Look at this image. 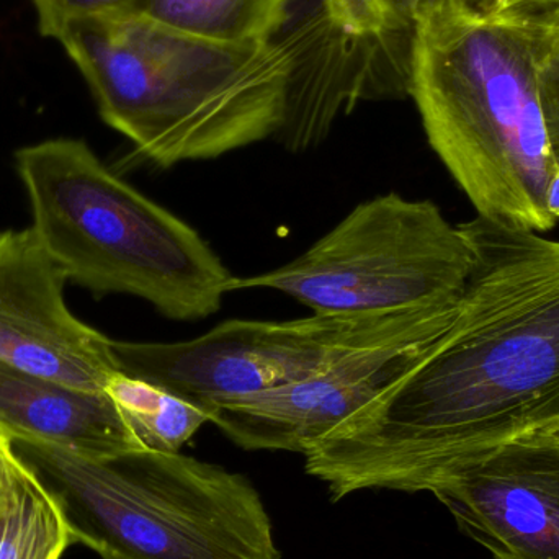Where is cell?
Listing matches in <instances>:
<instances>
[{"label":"cell","mask_w":559,"mask_h":559,"mask_svg":"<svg viewBox=\"0 0 559 559\" xmlns=\"http://www.w3.org/2000/svg\"><path fill=\"white\" fill-rule=\"evenodd\" d=\"M43 36L58 38L72 20L130 12L134 0H32Z\"/></svg>","instance_id":"2e32d148"},{"label":"cell","mask_w":559,"mask_h":559,"mask_svg":"<svg viewBox=\"0 0 559 559\" xmlns=\"http://www.w3.org/2000/svg\"><path fill=\"white\" fill-rule=\"evenodd\" d=\"M108 127L169 169L275 138L293 62L277 41L225 43L121 12L59 33Z\"/></svg>","instance_id":"3957f363"},{"label":"cell","mask_w":559,"mask_h":559,"mask_svg":"<svg viewBox=\"0 0 559 559\" xmlns=\"http://www.w3.org/2000/svg\"><path fill=\"white\" fill-rule=\"evenodd\" d=\"M540 105L548 144L559 169V41L540 72Z\"/></svg>","instance_id":"e0dca14e"},{"label":"cell","mask_w":559,"mask_h":559,"mask_svg":"<svg viewBox=\"0 0 559 559\" xmlns=\"http://www.w3.org/2000/svg\"><path fill=\"white\" fill-rule=\"evenodd\" d=\"M36 238L66 277L97 295H131L173 321L215 314L235 275L179 216L111 173L81 140L15 153Z\"/></svg>","instance_id":"277c9868"},{"label":"cell","mask_w":559,"mask_h":559,"mask_svg":"<svg viewBox=\"0 0 559 559\" xmlns=\"http://www.w3.org/2000/svg\"><path fill=\"white\" fill-rule=\"evenodd\" d=\"M540 2H548V0H483L479 5L486 7V9L496 10V12H501V10L514 9V7Z\"/></svg>","instance_id":"d6986e66"},{"label":"cell","mask_w":559,"mask_h":559,"mask_svg":"<svg viewBox=\"0 0 559 559\" xmlns=\"http://www.w3.org/2000/svg\"><path fill=\"white\" fill-rule=\"evenodd\" d=\"M107 393L147 450L176 453L210 423V414L159 384L117 373Z\"/></svg>","instance_id":"9a60e30c"},{"label":"cell","mask_w":559,"mask_h":559,"mask_svg":"<svg viewBox=\"0 0 559 559\" xmlns=\"http://www.w3.org/2000/svg\"><path fill=\"white\" fill-rule=\"evenodd\" d=\"M64 512L74 544L102 559H282L245 475L180 452L94 459L10 440Z\"/></svg>","instance_id":"5b68a950"},{"label":"cell","mask_w":559,"mask_h":559,"mask_svg":"<svg viewBox=\"0 0 559 559\" xmlns=\"http://www.w3.org/2000/svg\"><path fill=\"white\" fill-rule=\"evenodd\" d=\"M473 259L465 229L436 203L391 192L355 206L295 261L233 277L229 293L277 289L316 314H390L459 296Z\"/></svg>","instance_id":"8992f818"},{"label":"cell","mask_w":559,"mask_h":559,"mask_svg":"<svg viewBox=\"0 0 559 559\" xmlns=\"http://www.w3.org/2000/svg\"><path fill=\"white\" fill-rule=\"evenodd\" d=\"M450 324L380 396L305 450L332 499L423 492L450 466L559 424V241L476 216Z\"/></svg>","instance_id":"6da1fadb"},{"label":"cell","mask_w":559,"mask_h":559,"mask_svg":"<svg viewBox=\"0 0 559 559\" xmlns=\"http://www.w3.org/2000/svg\"><path fill=\"white\" fill-rule=\"evenodd\" d=\"M9 449L10 440L0 433V486H2L3 462H5V455L7 452H9Z\"/></svg>","instance_id":"ffe728a7"},{"label":"cell","mask_w":559,"mask_h":559,"mask_svg":"<svg viewBox=\"0 0 559 559\" xmlns=\"http://www.w3.org/2000/svg\"><path fill=\"white\" fill-rule=\"evenodd\" d=\"M66 282L32 228L0 233V361L105 391L120 373L114 341L69 311Z\"/></svg>","instance_id":"8fae6325"},{"label":"cell","mask_w":559,"mask_h":559,"mask_svg":"<svg viewBox=\"0 0 559 559\" xmlns=\"http://www.w3.org/2000/svg\"><path fill=\"white\" fill-rule=\"evenodd\" d=\"M424 2L429 0H289L288 20L274 39L293 62L275 141L305 153L358 105L409 97L414 12Z\"/></svg>","instance_id":"ba28073f"},{"label":"cell","mask_w":559,"mask_h":559,"mask_svg":"<svg viewBox=\"0 0 559 559\" xmlns=\"http://www.w3.org/2000/svg\"><path fill=\"white\" fill-rule=\"evenodd\" d=\"M459 298L390 314L233 319L192 341H114V352L121 373L159 384L209 413L218 404L298 383L357 348L436 321L452 312Z\"/></svg>","instance_id":"52a82bcc"},{"label":"cell","mask_w":559,"mask_h":559,"mask_svg":"<svg viewBox=\"0 0 559 559\" xmlns=\"http://www.w3.org/2000/svg\"><path fill=\"white\" fill-rule=\"evenodd\" d=\"M456 308L436 321L357 348L298 383L213 406L210 423L242 449L302 455L400 380L450 324Z\"/></svg>","instance_id":"30bf717a"},{"label":"cell","mask_w":559,"mask_h":559,"mask_svg":"<svg viewBox=\"0 0 559 559\" xmlns=\"http://www.w3.org/2000/svg\"><path fill=\"white\" fill-rule=\"evenodd\" d=\"M426 491L492 559H559V424L450 466Z\"/></svg>","instance_id":"9c48e42d"},{"label":"cell","mask_w":559,"mask_h":559,"mask_svg":"<svg viewBox=\"0 0 559 559\" xmlns=\"http://www.w3.org/2000/svg\"><path fill=\"white\" fill-rule=\"evenodd\" d=\"M71 545L58 499L10 445L0 486V559H61Z\"/></svg>","instance_id":"4fadbf2b"},{"label":"cell","mask_w":559,"mask_h":559,"mask_svg":"<svg viewBox=\"0 0 559 559\" xmlns=\"http://www.w3.org/2000/svg\"><path fill=\"white\" fill-rule=\"evenodd\" d=\"M558 41L559 0L501 12L429 0L414 12L409 97L430 146L478 216L535 233L557 225L540 72Z\"/></svg>","instance_id":"7a4b0ae2"},{"label":"cell","mask_w":559,"mask_h":559,"mask_svg":"<svg viewBox=\"0 0 559 559\" xmlns=\"http://www.w3.org/2000/svg\"><path fill=\"white\" fill-rule=\"evenodd\" d=\"M0 433L94 459L147 450L107 390L71 386L3 361Z\"/></svg>","instance_id":"7c38bea8"},{"label":"cell","mask_w":559,"mask_h":559,"mask_svg":"<svg viewBox=\"0 0 559 559\" xmlns=\"http://www.w3.org/2000/svg\"><path fill=\"white\" fill-rule=\"evenodd\" d=\"M289 0H134L130 13L200 38L274 41L288 20Z\"/></svg>","instance_id":"5bb4252c"},{"label":"cell","mask_w":559,"mask_h":559,"mask_svg":"<svg viewBox=\"0 0 559 559\" xmlns=\"http://www.w3.org/2000/svg\"><path fill=\"white\" fill-rule=\"evenodd\" d=\"M547 212L555 223L559 222V169L554 179L548 183L547 189Z\"/></svg>","instance_id":"ac0fdd59"}]
</instances>
